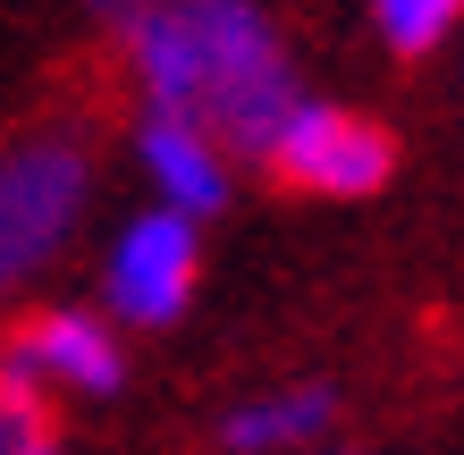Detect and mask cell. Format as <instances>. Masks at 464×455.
I'll list each match as a JSON object with an SVG mask.
<instances>
[{"label": "cell", "instance_id": "cell-1", "mask_svg": "<svg viewBox=\"0 0 464 455\" xmlns=\"http://www.w3.org/2000/svg\"><path fill=\"white\" fill-rule=\"evenodd\" d=\"M135 85L160 118H195L220 152H262L304 110V85L287 68V43L262 9L237 0H186V9H135L127 17Z\"/></svg>", "mask_w": 464, "mask_h": 455}, {"label": "cell", "instance_id": "cell-2", "mask_svg": "<svg viewBox=\"0 0 464 455\" xmlns=\"http://www.w3.org/2000/svg\"><path fill=\"white\" fill-rule=\"evenodd\" d=\"M93 203V160L76 136H25L0 152V296L68 253Z\"/></svg>", "mask_w": 464, "mask_h": 455}, {"label": "cell", "instance_id": "cell-3", "mask_svg": "<svg viewBox=\"0 0 464 455\" xmlns=\"http://www.w3.org/2000/svg\"><path fill=\"white\" fill-rule=\"evenodd\" d=\"M203 279V228L178 220V211H135V220L111 236V261H102V296L127 329H169V320L195 304Z\"/></svg>", "mask_w": 464, "mask_h": 455}, {"label": "cell", "instance_id": "cell-4", "mask_svg": "<svg viewBox=\"0 0 464 455\" xmlns=\"http://www.w3.org/2000/svg\"><path fill=\"white\" fill-rule=\"evenodd\" d=\"M270 169L287 185H304V194H372V185H389L397 144H389V127H372L363 110L304 101V110L279 127V144H270Z\"/></svg>", "mask_w": 464, "mask_h": 455}, {"label": "cell", "instance_id": "cell-5", "mask_svg": "<svg viewBox=\"0 0 464 455\" xmlns=\"http://www.w3.org/2000/svg\"><path fill=\"white\" fill-rule=\"evenodd\" d=\"M9 371H25L34 388H60V396H119L127 388V363H119V337L111 320L93 312H34L9 346Z\"/></svg>", "mask_w": 464, "mask_h": 455}, {"label": "cell", "instance_id": "cell-6", "mask_svg": "<svg viewBox=\"0 0 464 455\" xmlns=\"http://www.w3.org/2000/svg\"><path fill=\"white\" fill-rule=\"evenodd\" d=\"M135 160H144L160 211H178V220H211V211H228V152L211 144L195 118L144 110V127H135Z\"/></svg>", "mask_w": 464, "mask_h": 455}, {"label": "cell", "instance_id": "cell-7", "mask_svg": "<svg viewBox=\"0 0 464 455\" xmlns=\"http://www.w3.org/2000/svg\"><path fill=\"white\" fill-rule=\"evenodd\" d=\"M330 413H338L330 388H279V396H254V405L228 413V447H237V455H287V447H304L313 431H330Z\"/></svg>", "mask_w": 464, "mask_h": 455}, {"label": "cell", "instance_id": "cell-8", "mask_svg": "<svg viewBox=\"0 0 464 455\" xmlns=\"http://www.w3.org/2000/svg\"><path fill=\"white\" fill-rule=\"evenodd\" d=\"M372 25H380V43H389L397 60H422V51H440V43H448L456 9H448V0H380Z\"/></svg>", "mask_w": 464, "mask_h": 455}, {"label": "cell", "instance_id": "cell-9", "mask_svg": "<svg viewBox=\"0 0 464 455\" xmlns=\"http://www.w3.org/2000/svg\"><path fill=\"white\" fill-rule=\"evenodd\" d=\"M0 455H17V422L9 413H0Z\"/></svg>", "mask_w": 464, "mask_h": 455}]
</instances>
